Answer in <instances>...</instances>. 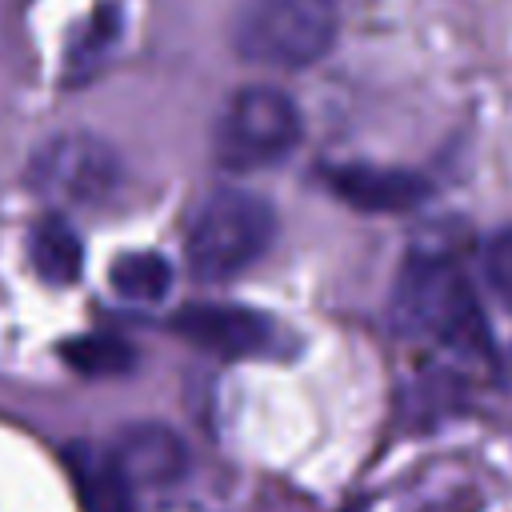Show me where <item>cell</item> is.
<instances>
[{
    "instance_id": "cell-4",
    "label": "cell",
    "mask_w": 512,
    "mask_h": 512,
    "mask_svg": "<svg viewBox=\"0 0 512 512\" xmlns=\"http://www.w3.org/2000/svg\"><path fill=\"white\" fill-rule=\"evenodd\" d=\"M300 108L272 84L240 88L216 128V156L228 168H268L300 144Z\"/></svg>"
},
{
    "instance_id": "cell-1",
    "label": "cell",
    "mask_w": 512,
    "mask_h": 512,
    "mask_svg": "<svg viewBox=\"0 0 512 512\" xmlns=\"http://www.w3.org/2000/svg\"><path fill=\"white\" fill-rule=\"evenodd\" d=\"M272 236H276V212L264 196L220 188L196 208L188 224L184 236L188 272L204 284L232 280L268 252Z\"/></svg>"
},
{
    "instance_id": "cell-6",
    "label": "cell",
    "mask_w": 512,
    "mask_h": 512,
    "mask_svg": "<svg viewBox=\"0 0 512 512\" xmlns=\"http://www.w3.org/2000/svg\"><path fill=\"white\" fill-rule=\"evenodd\" d=\"M168 324L176 336L216 356H256L272 344V320L264 312L224 300L184 304Z\"/></svg>"
},
{
    "instance_id": "cell-3",
    "label": "cell",
    "mask_w": 512,
    "mask_h": 512,
    "mask_svg": "<svg viewBox=\"0 0 512 512\" xmlns=\"http://www.w3.org/2000/svg\"><path fill=\"white\" fill-rule=\"evenodd\" d=\"M392 324L404 336L468 344L480 336V312L464 284V276L440 256H412L396 276L392 292Z\"/></svg>"
},
{
    "instance_id": "cell-13",
    "label": "cell",
    "mask_w": 512,
    "mask_h": 512,
    "mask_svg": "<svg viewBox=\"0 0 512 512\" xmlns=\"http://www.w3.org/2000/svg\"><path fill=\"white\" fill-rule=\"evenodd\" d=\"M116 32H120V20H116V12H112V8L92 12L88 36H80V40H76V48H72V56H68V72H72V76L92 72V68L100 64V56L116 44Z\"/></svg>"
},
{
    "instance_id": "cell-8",
    "label": "cell",
    "mask_w": 512,
    "mask_h": 512,
    "mask_svg": "<svg viewBox=\"0 0 512 512\" xmlns=\"http://www.w3.org/2000/svg\"><path fill=\"white\" fill-rule=\"evenodd\" d=\"M112 452L136 488H168L188 472V444L156 420L120 428Z\"/></svg>"
},
{
    "instance_id": "cell-5",
    "label": "cell",
    "mask_w": 512,
    "mask_h": 512,
    "mask_svg": "<svg viewBox=\"0 0 512 512\" xmlns=\"http://www.w3.org/2000/svg\"><path fill=\"white\" fill-rule=\"evenodd\" d=\"M28 176L44 196H56L68 204H96L120 184V160L104 140L72 132V136L48 140L32 156Z\"/></svg>"
},
{
    "instance_id": "cell-2",
    "label": "cell",
    "mask_w": 512,
    "mask_h": 512,
    "mask_svg": "<svg viewBox=\"0 0 512 512\" xmlns=\"http://www.w3.org/2000/svg\"><path fill=\"white\" fill-rule=\"evenodd\" d=\"M336 40L332 0H240L232 44L244 60L268 68L316 64Z\"/></svg>"
},
{
    "instance_id": "cell-7",
    "label": "cell",
    "mask_w": 512,
    "mask_h": 512,
    "mask_svg": "<svg viewBox=\"0 0 512 512\" xmlns=\"http://www.w3.org/2000/svg\"><path fill=\"white\" fill-rule=\"evenodd\" d=\"M332 196L352 204L356 212H408L428 200V180L408 168H380V164H336L324 168Z\"/></svg>"
},
{
    "instance_id": "cell-10",
    "label": "cell",
    "mask_w": 512,
    "mask_h": 512,
    "mask_svg": "<svg viewBox=\"0 0 512 512\" xmlns=\"http://www.w3.org/2000/svg\"><path fill=\"white\" fill-rule=\"evenodd\" d=\"M32 268L44 284H72L84 268V244L76 236V228L48 212L36 228H32Z\"/></svg>"
},
{
    "instance_id": "cell-14",
    "label": "cell",
    "mask_w": 512,
    "mask_h": 512,
    "mask_svg": "<svg viewBox=\"0 0 512 512\" xmlns=\"http://www.w3.org/2000/svg\"><path fill=\"white\" fill-rule=\"evenodd\" d=\"M480 264H484V280H488V288L496 292V300H500L504 308H512V224L500 228V232L484 244Z\"/></svg>"
},
{
    "instance_id": "cell-9",
    "label": "cell",
    "mask_w": 512,
    "mask_h": 512,
    "mask_svg": "<svg viewBox=\"0 0 512 512\" xmlns=\"http://www.w3.org/2000/svg\"><path fill=\"white\" fill-rule=\"evenodd\" d=\"M64 464L76 480L84 512H136L132 508V480L124 476L120 460L112 448H92V444H68Z\"/></svg>"
},
{
    "instance_id": "cell-12",
    "label": "cell",
    "mask_w": 512,
    "mask_h": 512,
    "mask_svg": "<svg viewBox=\"0 0 512 512\" xmlns=\"http://www.w3.org/2000/svg\"><path fill=\"white\" fill-rule=\"evenodd\" d=\"M108 284L120 300L156 304L172 288V264L160 252H124L108 268Z\"/></svg>"
},
{
    "instance_id": "cell-11",
    "label": "cell",
    "mask_w": 512,
    "mask_h": 512,
    "mask_svg": "<svg viewBox=\"0 0 512 512\" xmlns=\"http://www.w3.org/2000/svg\"><path fill=\"white\" fill-rule=\"evenodd\" d=\"M60 360L88 380H112V376L132 372L136 348L112 332H84V336H72L60 344Z\"/></svg>"
}]
</instances>
